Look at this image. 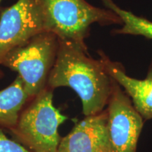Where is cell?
I'll list each match as a JSON object with an SVG mask.
<instances>
[{"label": "cell", "instance_id": "cell-11", "mask_svg": "<svg viewBox=\"0 0 152 152\" xmlns=\"http://www.w3.org/2000/svg\"><path fill=\"white\" fill-rule=\"evenodd\" d=\"M0 152H31L5 135L0 128Z\"/></svg>", "mask_w": 152, "mask_h": 152}, {"label": "cell", "instance_id": "cell-1", "mask_svg": "<svg viewBox=\"0 0 152 152\" xmlns=\"http://www.w3.org/2000/svg\"><path fill=\"white\" fill-rule=\"evenodd\" d=\"M113 79L102 59L92 58L86 45L59 39L54 64L47 85L52 88L68 87L80 98L86 116L103 111L111 93Z\"/></svg>", "mask_w": 152, "mask_h": 152}, {"label": "cell", "instance_id": "cell-7", "mask_svg": "<svg viewBox=\"0 0 152 152\" xmlns=\"http://www.w3.org/2000/svg\"><path fill=\"white\" fill-rule=\"evenodd\" d=\"M57 152H112L107 111L87 115L61 140Z\"/></svg>", "mask_w": 152, "mask_h": 152}, {"label": "cell", "instance_id": "cell-9", "mask_svg": "<svg viewBox=\"0 0 152 152\" xmlns=\"http://www.w3.org/2000/svg\"><path fill=\"white\" fill-rule=\"evenodd\" d=\"M28 97L19 75L9 87L0 91V126L10 130L16 126L20 110Z\"/></svg>", "mask_w": 152, "mask_h": 152}, {"label": "cell", "instance_id": "cell-6", "mask_svg": "<svg viewBox=\"0 0 152 152\" xmlns=\"http://www.w3.org/2000/svg\"><path fill=\"white\" fill-rule=\"evenodd\" d=\"M45 31L37 0H18L0 16V64L11 49Z\"/></svg>", "mask_w": 152, "mask_h": 152}, {"label": "cell", "instance_id": "cell-2", "mask_svg": "<svg viewBox=\"0 0 152 152\" xmlns=\"http://www.w3.org/2000/svg\"><path fill=\"white\" fill-rule=\"evenodd\" d=\"M45 31L61 40L85 45L91 25L121 24L110 9L95 7L85 0H37Z\"/></svg>", "mask_w": 152, "mask_h": 152}, {"label": "cell", "instance_id": "cell-12", "mask_svg": "<svg viewBox=\"0 0 152 152\" xmlns=\"http://www.w3.org/2000/svg\"><path fill=\"white\" fill-rule=\"evenodd\" d=\"M1 1H2V0H0V4H1Z\"/></svg>", "mask_w": 152, "mask_h": 152}, {"label": "cell", "instance_id": "cell-5", "mask_svg": "<svg viewBox=\"0 0 152 152\" xmlns=\"http://www.w3.org/2000/svg\"><path fill=\"white\" fill-rule=\"evenodd\" d=\"M106 111L112 152H137L144 119L113 79Z\"/></svg>", "mask_w": 152, "mask_h": 152}, {"label": "cell", "instance_id": "cell-8", "mask_svg": "<svg viewBox=\"0 0 152 152\" xmlns=\"http://www.w3.org/2000/svg\"><path fill=\"white\" fill-rule=\"evenodd\" d=\"M100 56L107 73L124 88L135 109L144 121L152 119V64L147 77L138 80L128 76L122 65L112 61L103 53H100Z\"/></svg>", "mask_w": 152, "mask_h": 152}, {"label": "cell", "instance_id": "cell-4", "mask_svg": "<svg viewBox=\"0 0 152 152\" xmlns=\"http://www.w3.org/2000/svg\"><path fill=\"white\" fill-rule=\"evenodd\" d=\"M35 97L11 130L33 152H57L61 142L58 128L67 118L53 105L51 90L45 89Z\"/></svg>", "mask_w": 152, "mask_h": 152}, {"label": "cell", "instance_id": "cell-3", "mask_svg": "<svg viewBox=\"0 0 152 152\" xmlns=\"http://www.w3.org/2000/svg\"><path fill=\"white\" fill-rule=\"evenodd\" d=\"M59 39L52 32L43 31L11 49L1 61L18 72L29 97L45 89L56 60Z\"/></svg>", "mask_w": 152, "mask_h": 152}, {"label": "cell", "instance_id": "cell-10", "mask_svg": "<svg viewBox=\"0 0 152 152\" xmlns=\"http://www.w3.org/2000/svg\"><path fill=\"white\" fill-rule=\"evenodd\" d=\"M104 6L115 12L122 20V28L115 30V34L141 35L152 39V22L136 16L131 11L120 8L112 0H102Z\"/></svg>", "mask_w": 152, "mask_h": 152}]
</instances>
